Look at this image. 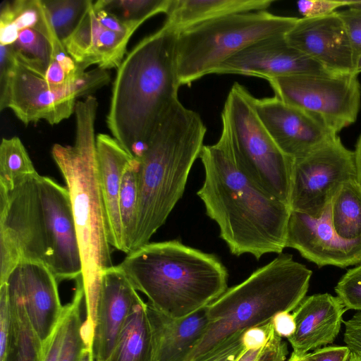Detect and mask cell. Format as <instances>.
Masks as SVG:
<instances>
[{
  "mask_svg": "<svg viewBox=\"0 0 361 361\" xmlns=\"http://www.w3.org/2000/svg\"><path fill=\"white\" fill-rule=\"evenodd\" d=\"M360 4L361 5V0H360Z\"/></svg>",
  "mask_w": 361,
  "mask_h": 361,
  "instance_id": "816d5d0a",
  "label": "cell"
},
{
  "mask_svg": "<svg viewBox=\"0 0 361 361\" xmlns=\"http://www.w3.org/2000/svg\"><path fill=\"white\" fill-rule=\"evenodd\" d=\"M93 8L99 23L107 29L123 34L133 35L141 25L138 23H126L120 20L114 14L94 5Z\"/></svg>",
  "mask_w": 361,
  "mask_h": 361,
  "instance_id": "ab89813d",
  "label": "cell"
},
{
  "mask_svg": "<svg viewBox=\"0 0 361 361\" xmlns=\"http://www.w3.org/2000/svg\"><path fill=\"white\" fill-rule=\"evenodd\" d=\"M216 142L204 145L200 158L204 179L197 192L206 214L216 223L231 253L259 259L286 248L290 206L256 186L237 166L226 121Z\"/></svg>",
  "mask_w": 361,
  "mask_h": 361,
  "instance_id": "7a4b0ae2",
  "label": "cell"
},
{
  "mask_svg": "<svg viewBox=\"0 0 361 361\" xmlns=\"http://www.w3.org/2000/svg\"><path fill=\"white\" fill-rule=\"evenodd\" d=\"M343 341L350 352L361 358V312L344 322Z\"/></svg>",
  "mask_w": 361,
  "mask_h": 361,
  "instance_id": "f35d334b",
  "label": "cell"
},
{
  "mask_svg": "<svg viewBox=\"0 0 361 361\" xmlns=\"http://www.w3.org/2000/svg\"><path fill=\"white\" fill-rule=\"evenodd\" d=\"M8 279L18 286L30 323L44 345L51 337L63 313L59 281L44 264L31 261L20 262Z\"/></svg>",
  "mask_w": 361,
  "mask_h": 361,
  "instance_id": "ac0fdd59",
  "label": "cell"
},
{
  "mask_svg": "<svg viewBox=\"0 0 361 361\" xmlns=\"http://www.w3.org/2000/svg\"><path fill=\"white\" fill-rule=\"evenodd\" d=\"M142 298L118 265L102 274L90 348L94 361H106L133 307Z\"/></svg>",
  "mask_w": 361,
  "mask_h": 361,
  "instance_id": "e0dca14e",
  "label": "cell"
},
{
  "mask_svg": "<svg viewBox=\"0 0 361 361\" xmlns=\"http://www.w3.org/2000/svg\"><path fill=\"white\" fill-rule=\"evenodd\" d=\"M7 285L16 324V339L6 361H42L44 346L29 319L21 293L14 281Z\"/></svg>",
  "mask_w": 361,
  "mask_h": 361,
  "instance_id": "d4e9b609",
  "label": "cell"
},
{
  "mask_svg": "<svg viewBox=\"0 0 361 361\" xmlns=\"http://www.w3.org/2000/svg\"><path fill=\"white\" fill-rule=\"evenodd\" d=\"M312 271L281 253L205 308L209 324L185 361H212L231 337L293 311L305 298Z\"/></svg>",
  "mask_w": 361,
  "mask_h": 361,
  "instance_id": "52a82bcc",
  "label": "cell"
},
{
  "mask_svg": "<svg viewBox=\"0 0 361 361\" xmlns=\"http://www.w3.org/2000/svg\"><path fill=\"white\" fill-rule=\"evenodd\" d=\"M354 73L357 75L358 73H361V54L357 56L355 61Z\"/></svg>",
  "mask_w": 361,
  "mask_h": 361,
  "instance_id": "681fc988",
  "label": "cell"
},
{
  "mask_svg": "<svg viewBox=\"0 0 361 361\" xmlns=\"http://www.w3.org/2000/svg\"><path fill=\"white\" fill-rule=\"evenodd\" d=\"M52 27L63 42L76 28L90 0H43Z\"/></svg>",
  "mask_w": 361,
  "mask_h": 361,
  "instance_id": "1f68e13d",
  "label": "cell"
},
{
  "mask_svg": "<svg viewBox=\"0 0 361 361\" xmlns=\"http://www.w3.org/2000/svg\"><path fill=\"white\" fill-rule=\"evenodd\" d=\"M287 344L272 328L269 339L255 361H288Z\"/></svg>",
  "mask_w": 361,
  "mask_h": 361,
  "instance_id": "8d00e7d4",
  "label": "cell"
},
{
  "mask_svg": "<svg viewBox=\"0 0 361 361\" xmlns=\"http://www.w3.org/2000/svg\"><path fill=\"white\" fill-rule=\"evenodd\" d=\"M16 324L6 283L0 284V361H6L14 345Z\"/></svg>",
  "mask_w": 361,
  "mask_h": 361,
  "instance_id": "d6a6232c",
  "label": "cell"
},
{
  "mask_svg": "<svg viewBox=\"0 0 361 361\" xmlns=\"http://www.w3.org/2000/svg\"><path fill=\"white\" fill-rule=\"evenodd\" d=\"M140 162L131 158L122 177L119 195V212L126 255L130 252L137 215Z\"/></svg>",
  "mask_w": 361,
  "mask_h": 361,
  "instance_id": "f1b7e54d",
  "label": "cell"
},
{
  "mask_svg": "<svg viewBox=\"0 0 361 361\" xmlns=\"http://www.w3.org/2000/svg\"><path fill=\"white\" fill-rule=\"evenodd\" d=\"M267 81L275 97L305 111L336 134L357 119L361 104L357 75L300 74Z\"/></svg>",
  "mask_w": 361,
  "mask_h": 361,
  "instance_id": "8fae6325",
  "label": "cell"
},
{
  "mask_svg": "<svg viewBox=\"0 0 361 361\" xmlns=\"http://www.w3.org/2000/svg\"><path fill=\"white\" fill-rule=\"evenodd\" d=\"M360 0L353 6L338 13L342 19L350 38L355 61L361 54V5Z\"/></svg>",
  "mask_w": 361,
  "mask_h": 361,
  "instance_id": "d590c367",
  "label": "cell"
},
{
  "mask_svg": "<svg viewBox=\"0 0 361 361\" xmlns=\"http://www.w3.org/2000/svg\"><path fill=\"white\" fill-rule=\"evenodd\" d=\"M347 361H361V358L350 353Z\"/></svg>",
  "mask_w": 361,
  "mask_h": 361,
  "instance_id": "f907efd6",
  "label": "cell"
},
{
  "mask_svg": "<svg viewBox=\"0 0 361 361\" xmlns=\"http://www.w3.org/2000/svg\"><path fill=\"white\" fill-rule=\"evenodd\" d=\"M286 35L259 40L222 63L212 74H235L267 80L300 74L329 75L319 63L292 47Z\"/></svg>",
  "mask_w": 361,
  "mask_h": 361,
  "instance_id": "5bb4252c",
  "label": "cell"
},
{
  "mask_svg": "<svg viewBox=\"0 0 361 361\" xmlns=\"http://www.w3.org/2000/svg\"><path fill=\"white\" fill-rule=\"evenodd\" d=\"M177 36L164 23L130 50L116 71L106 124L112 137L136 160L165 114L179 100Z\"/></svg>",
  "mask_w": 361,
  "mask_h": 361,
  "instance_id": "3957f363",
  "label": "cell"
},
{
  "mask_svg": "<svg viewBox=\"0 0 361 361\" xmlns=\"http://www.w3.org/2000/svg\"><path fill=\"white\" fill-rule=\"evenodd\" d=\"M335 292L346 310L361 312V264L347 271L337 283Z\"/></svg>",
  "mask_w": 361,
  "mask_h": 361,
  "instance_id": "836d02e7",
  "label": "cell"
},
{
  "mask_svg": "<svg viewBox=\"0 0 361 361\" xmlns=\"http://www.w3.org/2000/svg\"><path fill=\"white\" fill-rule=\"evenodd\" d=\"M275 332L281 338H290L295 332V322L293 314L283 312L276 314L271 320Z\"/></svg>",
  "mask_w": 361,
  "mask_h": 361,
  "instance_id": "ee69618b",
  "label": "cell"
},
{
  "mask_svg": "<svg viewBox=\"0 0 361 361\" xmlns=\"http://www.w3.org/2000/svg\"><path fill=\"white\" fill-rule=\"evenodd\" d=\"M21 261L44 264L59 283L82 275L69 192L38 173L0 190V284Z\"/></svg>",
  "mask_w": 361,
  "mask_h": 361,
  "instance_id": "6da1fadb",
  "label": "cell"
},
{
  "mask_svg": "<svg viewBox=\"0 0 361 361\" xmlns=\"http://www.w3.org/2000/svg\"><path fill=\"white\" fill-rule=\"evenodd\" d=\"M273 328L272 322L245 330L242 336L245 350L261 349L266 345Z\"/></svg>",
  "mask_w": 361,
  "mask_h": 361,
  "instance_id": "60d3db41",
  "label": "cell"
},
{
  "mask_svg": "<svg viewBox=\"0 0 361 361\" xmlns=\"http://www.w3.org/2000/svg\"><path fill=\"white\" fill-rule=\"evenodd\" d=\"M357 2V0H302L297 2V6L302 18H318L336 12L341 7H351Z\"/></svg>",
  "mask_w": 361,
  "mask_h": 361,
  "instance_id": "e575fe53",
  "label": "cell"
},
{
  "mask_svg": "<svg viewBox=\"0 0 361 361\" xmlns=\"http://www.w3.org/2000/svg\"><path fill=\"white\" fill-rule=\"evenodd\" d=\"M100 188L105 205L111 247L126 254L119 212V195L124 170L132 157L111 136L96 137Z\"/></svg>",
  "mask_w": 361,
  "mask_h": 361,
  "instance_id": "7402d4cb",
  "label": "cell"
},
{
  "mask_svg": "<svg viewBox=\"0 0 361 361\" xmlns=\"http://www.w3.org/2000/svg\"><path fill=\"white\" fill-rule=\"evenodd\" d=\"M288 361H314V360L312 357L310 353L302 356H298L292 353V355Z\"/></svg>",
  "mask_w": 361,
  "mask_h": 361,
  "instance_id": "c3c4849f",
  "label": "cell"
},
{
  "mask_svg": "<svg viewBox=\"0 0 361 361\" xmlns=\"http://www.w3.org/2000/svg\"><path fill=\"white\" fill-rule=\"evenodd\" d=\"M357 180L361 186V134L359 136L354 151Z\"/></svg>",
  "mask_w": 361,
  "mask_h": 361,
  "instance_id": "f6af8a7d",
  "label": "cell"
},
{
  "mask_svg": "<svg viewBox=\"0 0 361 361\" xmlns=\"http://www.w3.org/2000/svg\"><path fill=\"white\" fill-rule=\"evenodd\" d=\"M287 42L334 75L355 74V59L338 11L318 18H298Z\"/></svg>",
  "mask_w": 361,
  "mask_h": 361,
  "instance_id": "2e32d148",
  "label": "cell"
},
{
  "mask_svg": "<svg viewBox=\"0 0 361 361\" xmlns=\"http://www.w3.org/2000/svg\"><path fill=\"white\" fill-rule=\"evenodd\" d=\"M252 103L275 143L293 159L305 156L338 135L305 111L275 96H252Z\"/></svg>",
  "mask_w": 361,
  "mask_h": 361,
  "instance_id": "4fadbf2b",
  "label": "cell"
},
{
  "mask_svg": "<svg viewBox=\"0 0 361 361\" xmlns=\"http://www.w3.org/2000/svg\"><path fill=\"white\" fill-rule=\"evenodd\" d=\"M346 310L341 300L329 293L305 298L293 312L295 330L288 338L293 353L302 356L332 343L340 332Z\"/></svg>",
  "mask_w": 361,
  "mask_h": 361,
  "instance_id": "ffe728a7",
  "label": "cell"
},
{
  "mask_svg": "<svg viewBox=\"0 0 361 361\" xmlns=\"http://www.w3.org/2000/svg\"><path fill=\"white\" fill-rule=\"evenodd\" d=\"M350 352L347 346H327L310 353L314 361H347Z\"/></svg>",
  "mask_w": 361,
  "mask_h": 361,
  "instance_id": "7bdbcfd3",
  "label": "cell"
},
{
  "mask_svg": "<svg viewBox=\"0 0 361 361\" xmlns=\"http://www.w3.org/2000/svg\"><path fill=\"white\" fill-rule=\"evenodd\" d=\"M298 20L265 10L231 14L178 32L179 86L190 85L212 74L222 63L259 40L286 35Z\"/></svg>",
  "mask_w": 361,
  "mask_h": 361,
  "instance_id": "ba28073f",
  "label": "cell"
},
{
  "mask_svg": "<svg viewBox=\"0 0 361 361\" xmlns=\"http://www.w3.org/2000/svg\"><path fill=\"white\" fill-rule=\"evenodd\" d=\"M152 336V361H185L209 324L205 309L181 319H173L147 302Z\"/></svg>",
  "mask_w": 361,
  "mask_h": 361,
  "instance_id": "44dd1931",
  "label": "cell"
},
{
  "mask_svg": "<svg viewBox=\"0 0 361 361\" xmlns=\"http://www.w3.org/2000/svg\"><path fill=\"white\" fill-rule=\"evenodd\" d=\"M132 35L116 32L98 20L93 1L73 33L62 42L68 54L84 71L90 66L109 70L118 68L126 54Z\"/></svg>",
  "mask_w": 361,
  "mask_h": 361,
  "instance_id": "d6986e66",
  "label": "cell"
},
{
  "mask_svg": "<svg viewBox=\"0 0 361 361\" xmlns=\"http://www.w3.org/2000/svg\"><path fill=\"white\" fill-rule=\"evenodd\" d=\"M357 180L354 151L336 135L294 159L289 206L313 218L322 216L341 186Z\"/></svg>",
  "mask_w": 361,
  "mask_h": 361,
  "instance_id": "7c38bea8",
  "label": "cell"
},
{
  "mask_svg": "<svg viewBox=\"0 0 361 361\" xmlns=\"http://www.w3.org/2000/svg\"><path fill=\"white\" fill-rule=\"evenodd\" d=\"M66 326V314L63 306L62 316L49 340L43 345L42 361H58Z\"/></svg>",
  "mask_w": 361,
  "mask_h": 361,
  "instance_id": "74e56055",
  "label": "cell"
},
{
  "mask_svg": "<svg viewBox=\"0 0 361 361\" xmlns=\"http://www.w3.org/2000/svg\"><path fill=\"white\" fill-rule=\"evenodd\" d=\"M172 0H98L94 5L126 23L142 25L154 16L166 13Z\"/></svg>",
  "mask_w": 361,
  "mask_h": 361,
  "instance_id": "4dcf8cb0",
  "label": "cell"
},
{
  "mask_svg": "<svg viewBox=\"0 0 361 361\" xmlns=\"http://www.w3.org/2000/svg\"><path fill=\"white\" fill-rule=\"evenodd\" d=\"M331 221L339 237L346 240L361 238V186L357 180L343 184L330 204Z\"/></svg>",
  "mask_w": 361,
  "mask_h": 361,
  "instance_id": "484cf974",
  "label": "cell"
},
{
  "mask_svg": "<svg viewBox=\"0 0 361 361\" xmlns=\"http://www.w3.org/2000/svg\"><path fill=\"white\" fill-rule=\"evenodd\" d=\"M10 47L20 66L44 78L51 61V47L44 35L34 28L22 30L16 42Z\"/></svg>",
  "mask_w": 361,
  "mask_h": 361,
  "instance_id": "83f0119b",
  "label": "cell"
},
{
  "mask_svg": "<svg viewBox=\"0 0 361 361\" xmlns=\"http://www.w3.org/2000/svg\"><path fill=\"white\" fill-rule=\"evenodd\" d=\"M330 204L318 219L291 210L286 247L297 250L319 267L357 264L361 262V238L346 240L338 235L331 224Z\"/></svg>",
  "mask_w": 361,
  "mask_h": 361,
  "instance_id": "9a60e30c",
  "label": "cell"
},
{
  "mask_svg": "<svg viewBox=\"0 0 361 361\" xmlns=\"http://www.w3.org/2000/svg\"><path fill=\"white\" fill-rule=\"evenodd\" d=\"M207 127L178 100L165 114L139 160V200L130 252L149 243L185 191Z\"/></svg>",
  "mask_w": 361,
  "mask_h": 361,
  "instance_id": "8992f818",
  "label": "cell"
},
{
  "mask_svg": "<svg viewBox=\"0 0 361 361\" xmlns=\"http://www.w3.org/2000/svg\"><path fill=\"white\" fill-rule=\"evenodd\" d=\"M252 97L235 82L221 114L229 128L234 161L261 190L289 205L294 159L271 138L254 109Z\"/></svg>",
  "mask_w": 361,
  "mask_h": 361,
  "instance_id": "9c48e42d",
  "label": "cell"
},
{
  "mask_svg": "<svg viewBox=\"0 0 361 361\" xmlns=\"http://www.w3.org/2000/svg\"><path fill=\"white\" fill-rule=\"evenodd\" d=\"M37 173L18 137L2 138L0 145V190L8 191Z\"/></svg>",
  "mask_w": 361,
  "mask_h": 361,
  "instance_id": "4316f807",
  "label": "cell"
},
{
  "mask_svg": "<svg viewBox=\"0 0 361 361\" xmlns=\"http://www.w3.org/2000/svg\"><path fill=\"white\" fill-rule=\"evenodd\" d=\"M98 102L77 101L73 145L54 144L51 156L69 192L82 261L86 323L94 326L103 273L113 267L105 205L100 188L94 123Z\"/></svg>",
  "mask_w": 361,
  "mask_h": 361,
  "instance_id": "277c9868",
  "label": "cell"
},
{
  "mask_svg": "<svg viewBox=\"0 0 361 361\" xmlns=\"http://www.w3.org/2000/svg\"><path fill=\"white\" fill-rule=\"evenodd\" d=\"M273 0H172L165 23L177 32L222 16L265 11Z\"/></svg>",
  "mask_w": 361,
  "mask_h": 361,
  "instance_id": "603a6c76",
  "label": "cell"
},
{
  "mask_svg": "<svg viewBox=\"0 0 361 361\" xmlns=\"http://www.w3.org/2000/svg\"><path fill=\"white\" fill-rule=\"evenodd\" d=\"M118 266L152 307L173 319L205 309L228 289L220 259L178 240L149 242Z\"/></svg>",
  "mask_w": 361,
  "mask_h": 361,
  "instance_id": "5b68a950",
  "label": "cell"
},
{
  "mask_svg": "<svg viewBox=\"0 0 361 361\" xmlns=\"http://www.w3.org/2000/svg\"><path fill=\"white\" fill-rule=\"evenodd\" d=\"M262 348L245 350L236 361H255L259 355Z\"/></svg>",
  "mask_w": 361,
  "mask_h": 361,
  "instance_id": "bcb514c9",
  "label": "cell"
},
{
  "mask_svg": "<svg viewBox=\"0 0 361 361\" xmlns=\"http://www.w3.org/2000/svg\"><path fill=\"white\" fill-rule=\"evenodd\" d=\"M243 332L228 339L212 361H236L245 350L242 339Z\"/></svg>",
  "mask_w": 361,
  "mask_h": 361,
  "instance_id": "b9f144b4",
  "label": "cell"
},
{
  "mask_svg": "<svg viewBox=\"0 0 361 361\" xmlns=\"http://www.w3.org/2000/svg\"><path fill=\"white\" fill-rule=\"evenodd\" d=\"M110 79L109 70L97 68L73 83L54 86L15 61L0 75V110L11 109L25 125L41 120L58 124L75 112L78 98L91 95Z\"/></svg>",
  "mask_w": 361,
  "mask_h": 361,
  "instance_id": "30bf717a",
  "label": "cell"
},
{
  "mask_svg": "<svg viewBox=\"0 0 361 361\" xmlns=\"http://www.w3.org/2000/svg\"><path fill=\"white\" fill-rule=\"evenodd\" d=\"M152 336L147 303L140 300L133 308L106 361H152Z\"/></svg>",
  "mask_w": 361,
  "mask_h": 361,
  "instance_id": "cb8c5ba5",
  "label": "cell"
},
{
  "mask_svg": "<svg viewBox=\"0 0 361 361\" xmlns=\"http://www.w3.org/2000/svg\"><path fill=\"white\" fill-rule=\"evenodd\" d=\"M78 361H94L90 345H87L83 348Z\"/></svg>",
  "mask_w": 361,
  "mask_h": 361,
  "instance_id": "7dc6e473",
  "label": "cell"
},
{
  "mask_svg": "<svg viewBox=\"0 0 361 361\" xmlns=\"http://www.w3.org/2000/svg\"><path fill=\"white\" fill-rule=\"evenodd\" d=\"M76 281L72 300L64 305L66 326L58 361H78L83 348L88 345L83 333L81 320V305L85 300V289L82 276Z\"/></svg>",
  "mask_w": 361,
  "mask_h": 361,
  "instance_id": "f546056e",
  "label": "cell"
}]
</instances>
